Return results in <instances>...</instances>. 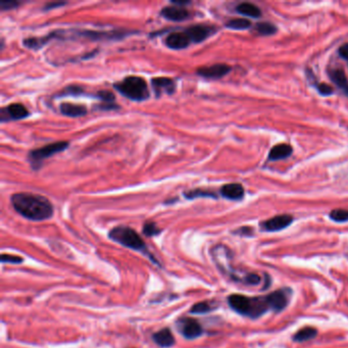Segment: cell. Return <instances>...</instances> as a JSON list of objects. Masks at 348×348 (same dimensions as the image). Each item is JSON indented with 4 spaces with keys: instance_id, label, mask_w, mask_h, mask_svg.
<instances>
[{
    "instance_id": "1",
    "label": "cell",
    "mask_w": 348,
    "mask_h": 348,
    "mask_svg": "<svg viewBox=\"0 0 348 348\" xmlns=\"http://www.w3.org/2000/svg\"><path fill=\"white\" fill-rule=\"evenodd\" d=\"M11 202L19 215L30 221L41 222L53 216V206L43 195L29 192L15 193L11 197Z\"/></svg>"
},
{
    "instance_id": "2",
    "label": "cell",
    "mask_w": 348,
    "mask_h": 348,
    "mask_svg": "<svg viewBox=\"0 0 348 348\" xmlns=\"http://www.w3.org/2000/svg\"><path fill=\"white\" fill-rule=\"evenodd\" d=\"M228 303L239 314L256 318L271 309L268 295L260 297H248L241 294H232L228 297Z\"/></svg>"
},
{
    "instance_id": "3",
    "label": "cell",
    "mask_w": 348,
    "mask_h": 348,
    "mask_svg": "<svg viewBox=\"0 0 348 348\" xmlns=\"http://www.w3.org/2000/svg\"><path fill=\"white\" fill-rule=\"evenodd\" d=\"M108 237L112 241L123 245L124 247L145 253L146 255L149 256V258L154 264H157L156 259H154L153 256L148 253L147 246H146L144 240L141 238V236L134 229L127 227V226H118V227L112 228L109 231Z\"/></svg>"
},
{
    "instance_id": "4",
    "label": "cell",
    "mask_w": 348,
    "mask_h": 348,
    "mask_svg": "<svg viewBox=\"0 0 348 348\" xmlns=\"http://www.w3.org/2000/svg\"><path fill=\"white\" fill-rule=\"evenodd\" d=\"M113 88L125 97L134 101H143L149 97L146 81L138 76H129L113 84Z\"/></svg>"
},
{
    "instance_id": "5",
    "label": "cell",
    "mask_w": 348,
    "mask_h": 348,
    "mask_svg": "<svg viewBox=\"0 0 348 348\" xmlns=\"http://www.w3.org/2000/svg\"><path fill=\"white\" fill-rule=\"evenodd\" d=\"M69 145L70 143L68 141H59V142H53L43 147L31 150L28 154V158L32 167L34 169H39L42 165L43 160L51 157L52 155L56 153L63 152L69 147Z\"/></svg>"
},
{
    "instance_id": "6",
    "label": "cell",
    "mask_w": 348,
    "mask_h": 348,
    "mask_svg": "<svg viewBox=\"0 0 348 348\" xmlns=\"http://www.w3.org/2000/svg\"><path fill=\"white\" fill-rule=\"evenodd\" d=\"M176 327L179 333H181V335L188 340L196 339L204 334V328L201 324L193 317L183 316L179 318L176 322Z\"/></svg>"
},
{
    "instance_id": "7",
    "label": "cell",
    "mask_w": 348,
    "mask_h": 348,
    "mask_svg": "<svg viewBox=\"0 0 348 348\" xmlns=\"http://www.w3.org/2000/svg\"><path fill=\"white\" fill-rule=\"evenodd\" d=\"M30 115L29 110L22 103H12L5 106L0 110V121L2 123L10 121H19L26 119Z\"/></svg>"
},
{
    "instance_id": "8",
    "label": "cell",
    "mask_w": 348,
    "mask_h": 348,
    "mask_svg": "<svg viewBox=\"0 0 348 348\" xmlns=\"http://www.w3.org/2000/svg\"><path fill=\"white\" fill-rule=\"evenodd\" d=\"M231 70L232 68L226 64H217L210 67H201L197 69L196 74L200 77L215 80L225 77Z\"/></svg>"
},
{
    "instance_id": "9",
    "label": "cell",
    "mask_w": 348,
    "mask_h": 348,
    "mask_svg": "<svg viewBox=\"0 0 348 348\" xmlns=\"http://www.w3.org/2000/svg\"><path fill=\"white\" fill-rule=\"evenodd\" d=\"M185 32L189 36L191 42L200 43L205 41L206 39H208L210 36H212L216 32V29L212 26L199 24V25H194V26L187 28Z\"/></svg>"
},
{
    "instance_id": "10",
    "label": "cell",
    "mask_w": 348,
    "mask_h": 348,
    "mask_svg": "<svg viewBox=\"0 0 348 348\" xmlns=\"http://www.w3.org/2000/svg\"><path fill=\"white\" fill-rule=\"evenodd\" d=\"M190 43H191V40L189 36L187 35V33L185 32V30L182 32L169 33L164 39L165 46H167L170 49H175V50L184 49L188 47Z\"/></svg>"
},
{
    "instance_id": "11",
    "label": "cell",
    "mask_w": 348,
    "mask_h": 348,
    "mask_svg": "<svg viewBox=\"0 0 348 348\" xmlns=\"http://www.w3.org/2000/svg\"><path fill=\"white\" fill-rule=\"evenodd\" d=\"M160 16L171 22H183L190 18V13L183 7L171 5L163 8L160 12Z\"/></svg>"
},
{
    "instance_id": "12",
    "label": "cell",
    "mask_w": 348,
    "mask_h": 348,
    "mask_svg": "<svg viewBox=\"0 0 348 348\" xmlns=\"http://www.w3.org/2000/svg\"><path fill=\"white\" fill-rule=\"evenodd\" d=\"M152 88L157 97H160L162 94H172L176 89V83L172 79L166 77H157L151 80Z\"/></svg>"
},
{
    "instance_id": "13",
    "label": "cell",
    "mask_w": 348,
    "mask_h": 348,
    "mask_svg": "<svg viewBox=\"0 0 348 348\" xmlns=\"http://www.w3.org/2000/svg\"><path fill=\"white\" fill-rule=\"evenodd\" d=\"M290 293V289H279L269 294L268 298L271 305V309H274L277 312L283 310L288 305Z\"/></svg>"
},
{
    "instance_id": "14",
    "label": "cell",
    "mask_w": 348,
    "mask_h": 348,
    "mask_svg": "<svg viewBox=\"0 0 348 348\" xmlns=\"http://www.w3.org/2000/svg\"><path fill=\"white\" fill-rule=\"evenodd\" d=\"M293 221L292 216L281 215L276 216L262 224V228L268 232H277L287 228Z\"/></svg>"
},
{
    "instance_id": "15",
    "label": "cell",
    "mask_w": 348,
    "mask_h": 348,
    "mask_svg": "<svg viewBox=\"0 0 348 348\" xmlns=\"http://www.w3.org/2000/svg\"><path fill=\"white\" fill-rule=\"evenodd\" d=\"M153 341L162 348H169L175 345V337L168 328H163L152 335Z\"/></svg>"
},
{
    "instance_id": "16",
    "label": "cell",
    "mask_w": 348,
    "mask_h": 348,
    "mask_svg": "<svg viewBox=\"0 0 348 348\" xmlns=\"http://www.w3.org/2000/svg\"><path fill=\"white\" fill-rule=\"evenodd\" d=\"M221 194L223 197L230 200H240L244 196V188L238 183L227 184L221 188Z\"/></svg>"
},
{
    "instance_id": "17",
    "label": "cell",
    "mask_w": 348,
    "mask_h": 348,
    "mask_svg": "<svg viewBox=\"0 0 348 348\" xmlns=\"http://www.w3.org/2000/svg\"><path fill=\"white\" fill-rule=\"evenodd\" d=\"M329 76L333 83L348 97V79L344 71L342 69H333L329 72Z\"/></svg>"
},
{
    "instance_id": "18",
    "label": "cell",
    "mask_w": 348,
    "mask_h": 348,
    "mask_svg": "<svg viewBox=\"0 0 348 348\" xmlns=\"http://www.w3.org/2000/svg\"><path fill=\"white\" fill-rule=\"evenodd\" d=\"M60 110L64 115L71 117V118H78L83 117L87 113L88 109L85 105L82 104H74L70 102L62 103L60 106Z\"/></svg>"
},
{
    "instance_id": "19",
    "label": "cell",
    "mask_w": 348,
    "mask_h": 348,
    "mask_svg": "<svg viewBox=\"0 0 348 348\" xmlns=\"http://www.w3.org/2000/svg\"><path fill=\"white\" fill-rule=\"evenodd\" d=\"M97 97L102 101V103L98 105V108L103 109V110H110V109L119 108V105L114 104L115 96L111 91L101 90L97 93Z\"/></svg>"
},
{
    "instance_id": "20",
    "label": "cell",
    "mask_w": 348,
    "mask_h": 348,
    "mask_svg": "<svg viewBox=\"0 0 348 348\" xmlns=\"http://www.w3.org/2000/svg\"><path fill=\"white\" fill-rule=\"evenodd\" d=\"M292 147L288 144H278L274 146L270 153H269V159L270 160H280L285 159L289 157L292 154Z\"/></svg>"
},
{
    "instance_id": "21",
    "label": "cell",
    "mask_w": 348,
    "mask_h": 348,
    "mask_svg": "<svg viewBox=\"0 0 348 348\" xmlns=\"http://www.w3.org/2000/svg\"><path fill=\"white\" fill-rule=\"evenodd\" d=\"M52 39L51 34H47L46 36H42V37H30V38H26L24 39V46H26L29 49H33V50H38L40 48H42L44 45H46L50 40Z\"/></svg>"
},
{
    "instance_id": "22",
    "label": "cell",
    "mask_w": 348,
    "mask_h": 348,
    "mask_svg": "<svg viewBox=\"0 0 348 348\" xmlns=\"http://www.w3.org/2000/svg\"><path fill=\"white\" fill-rule=\"evenodd\" d=\"M236 12L240 15L251 17V18H258L262 15L260 10L256 6L249 4V3H243V4L238 5L236 8Z\"/></svg>"
},
{
    "instance_id": "23",
    "label": "cell",
    "mask_w": 348,
    "mask_h": 348,
    "mask_svg": "<svg viewBox=\"0 0 348 348\" xmlns=\"http://www.w3.org/2000/svg\"><path fill=\"white\" fill-rule=\"evenodd\" d=\"M317 334V331L311 327H305L299 330L293 337V340L296 342H304L310 339H313Z\"/></svg>"
},
{
    "instance_id": "24",
    "label": "cell",
    "mask_w": 348,
    "mask_h": 348,
    "mask_svg": "<svg viewBox=\"0 0 348 348\" xmlns=\"http://www.w3.org/2000/svg\"><path fill=\"white\" fill-rule=\"evenodd\" d=\"M213 309H215L213 301H201V302H198V303L194 304L191 307L190 313H193V314H205V313L211 312Z\"/></svg>"
},
{
    "instance_id": "25",
    "label": "cell",
    "mask_w": 348,
    "mask_h": 348,
    "mask_svg": "<svg viewBox=\"0 0 348 348\" xmlns=\"http://www.w3.org/2000/svg\"><path fill=\"white\" fill-rule=\"evenodd\" d=\"M251 23L249 20L244 18H238V19H232L229 22H227L226 27L232 30H246L250 28Z\"/></svg>"
},
{
    "instance_id": "26",
    "label": "cell",
    "mask_w": 348,
    "mask_h": 348,
    "mask_svg": "<svg viewBox=\"0 0 348 348\" xmlns=\"http://www.w3.org/2000/svg\"><path fill=\"white\" fill-rule=\"evenodd\" d=\"M184 196L187 199H194L199 197H211V198H217V195L215 192L210 190H204V189H194L187 192H184Z\"/></svg>"
},
{
    "instance_id": "27",
    "label": "cell",
    "mask_w": 348,
    "mask_h": 348,
    "mask_svg": "<svg viewBox=\"0 0 348 348\" xmlns=\"http://www.w3.org/2000/svg\"><path fill=\"white\" fill-rule=\"evenodd\" d=\"M255 29H256L257 33L259 35H263V36L273 35L277 31V28L275 27V25H273L271 23H259L256 25Z\"/></svg>"
},
{
    "instance_id": "28",
    "label": "cell",
    "mask_w": 348,
    "mask_h": 348,
    "mask_svg": "<svg viewBox=\"0 0 348 348\" xmlns=\"http://www.w3.org/2000/svg\"><path fill=\"white\" fill-rule=\"evenodd\" d=\"M85 94L84 89L79 86V85H70L68 87H66L65 89L62 90L61 93H59V96H68V95H74V96H78V95H82Z\"/></svg>"
},
{
    "instance_id": "29",
    "label": "cell",
    "mask_w": 348,
    "mask_h": 348,
    "mask_svg": "<svg viewBox=\"0 0 348 348\" xmlns=\"http://www.w3.org/2000/svg\"><path fill=\"white\" fill-rule=\"evenodd\" d=\"M160 232H161V230L157 227V225L155 223L147 222L143 226V233H144V235H146L148 237L157 236L160 234Z\"/></svg>"
},
{
    "instance_id": "30",
    "label": "cell",
    "mask_w": 348,
    "mask_h": 348,
    "mask_svg": "<svg viewBox=\"0 0 348 348\" xmlns=\"http://www.w3.org/2000/svg\"><path fill=\"white\" fill-rule=\"evenodd\" d=\"M330 218L338 223H342V222H346L348 221V211L346 210H334L331 212L330 214Z\"/></svg>"
},
{
    "instance_id": "31",
    "label": "cell",
    "mask_w": 348,
    "mask_h": 348,
    "mask_svg": "<svg viewBox=\"0 0 348 348\" xmlns=\"http://www.w3.org/2000/svg\"><path fill=\"white\" fill-rule=\"evenodd\" d=\"M24 262V258L18 255H13V254H2V263H8V264H14V265H19Z\"/></svg>"
},
{
    "instance_id": "32",
    "label": "cell",
    "mask_w": 348,
    "mask_h": 348,
    "mask_svg": "<svg viewBox=\"0 0 348 348\" xmlns=\"http://www.w3.org/2000/svg\"><path fill=\"white\" fill-rule=\"evenodd\" d=\"M316 88H317V91L322 94V95H324V96H328V95H331V94H333V88L330 86V85H328V84H326V83H320V84H316Z\"/></svg>"
},
{
    "instance_id": "33",
    "label": "cell",
    "mask_w": 348,
    "mask_h": 348,
    "mask_svg": "<svg viewBox=\"0 0 348 348\" xmlns=\"http://www.w3.org/2000/svg\"><path fill=\"white\" fill-rule=\"evenodd\" d=\"M20 6H21V3H18V2H6V0H4V2H2V5H0V8H2L3 11H8V10L17 9Z\"/></svg>"
},
{
    "instance_id": "34",
    "label": "cell",
    "mask_w": 348,
    "mask_h": 348,
    "mask_svg": "<svg viewBox=\"0 0 348 348\" xmlns=\"http://www.w3.org/2000/svg\"><path fill=\"white\" fill-rule=\"evenodd\" d=\"M260 282V277L255 274H247L244 280V283L249 285H257Z\"/></svg>"
},
{
    "instance_id": "35",
    "label": "cell",
    "mask_w": 348,
    "mask_h": 348,
    "mask_svg": "<svg viewBox=\"0 0 348 348\" xmlns=\"http://www.w3.org/2000/svg\"><path fill=\"white\" fill-rule=\"evenodd\" d=\"M339 54L342 59L348 61V43L342 45L340 48H339Z\"/></svg>"
},
{
    "instance_id": "36",
    "label": "cell",
    "mask_w": 348,
    "mask_h": 348,
    "mask_svg": "<svg viewBox=\"0 0 348 348\" xmlns=\"http://www.w3.org/2000/svg\"><path fill=\"white\" fill-rule=\"evenodd\" d=\"M66 3H51V4H47L45 7H44V10L47 11V10H52L54 8H60V7H63L65 6Z\"/></svg>"
}]
</instances>
